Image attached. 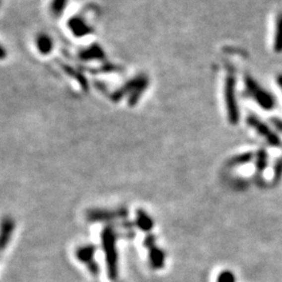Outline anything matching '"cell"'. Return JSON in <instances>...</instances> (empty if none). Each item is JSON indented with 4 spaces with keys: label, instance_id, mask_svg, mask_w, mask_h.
<instances>
[{
    "label": "cell",
    "instance_id": "6da1fadb",
    "mask_svg": "<svg viewBox=\"0 0 282 282\" xmlns=\"http://www.w3.org/2000/svg\"><path fill=\"white\" fill-rule=\"evenodd\" d=\"M245 96L253 99L264 110L270 111L276 107V98L257 80L249 74L245 75Z\"/></svg>",
    "mask_w": 282,
    "mask_h": 282
},
{
    "label": "cell",
    "instance_id": "7a4b0ae2",
    "mask_svg": "<svg viewBox=\"0 0 282 282\" xmlns=\"http://www.w3.org/2000/svg\"><path fill=\"white\" fill-rule=\"evenodd\" d=\"M225 102L229 123L237 125L239 122V109L236 99V76L232 68L228 70L225 79Z\"/></svg>",
    "mask_w": 282,
    "mask_h": 282
},
{
    "label": "cell",
    "instance_id": "3957f363",
    "mask_svg": "<svg viewBox=\"0 0 282 282\" xmlns=\"http://www.w3.org/2000/svg\"><path fill=\"white\" fill-rule=\"evenodd\" d=\"M103 247L106 253L108 267V275L111 280H115L118 275L117 270V253H116V233L114 229L109 226L103 230L102 233Z\"/></svg>",
    "mask_w": 282,
    "mask_h": 282
},
{
    "label": "cell",
    "instance_id": "277c9868",
    "mask_svg": "<svg viewBox=\"0 0 282 282\" xmlns=\"http://www.w3.org/2000/svg\"><path fill=\"white\" fill-rule=\"evenodd\" d=\"M247 124L251 128H253L260 136H263L271 146L282 147V140L280 139V137L266 123H264L263 120L258 118L256 115H254V114L248 115Z\"/></svg>",
    "mask_w": 282,
    "mask_h": 282
},
{
    "label": "cell",
    "instance_id": "5b68a950",
    "mask_svg": "<svg viewBox=\"0 0 282 282\" xmlns=\"http://www.w3.org/2000/svg\"><path fill=\"white\" fill-rule=\"evenodd\" d=\"M147 86V79L143 76H138L137 78L131 80V82L119 92L118 95H116L117 99H119L122 96L126 95V93L130 92V103L131 105L136 104L138 98L140 97L141 93L144 91V89Z\"/></svg>",
    "mask_w": 282,
    "mask_h": 282
},
{
    "label": "cell",
    "instance_id": "8992f818",
    "mask_svg": "<svg viewBox=\"0 0 282 282\" xmlns=\"http://www.w3.org/2000/svg\"><path fill=\"white\" fill-rule=\"evenodd\" d=\"M145 246L149 251V260L150 265L154 269H161L164 265L165 255L162 250H160L155 246V238L153 235H148L145 239Z\"/></svg>",
    "mask_w": 282,
    "mask_h": 282
},
{
    "label": "cell",
    "instance_id": "52a82bcc",
    "mask_svg": "<svg viewBox=\"0 0 282 282\" xmlns=\"http://www.w3.org/2000/svg\"><path fill=\"white\" fill-rule=\"evenodd\" d=\"M68 26L70 28V31L72 32V34L78 38L85 37L92 33L91 27H90L85 20L80 17H72L69 20Z\"/></svg>",
    "mask_w": 282,
    "mask_h": 282
},
{
    "label": "cell",
    "instance_id": "ba28073f",
    "mask_svg": "<svg viewBox=\"0 0 282 282\" xmlns=\"http://www.w3.org/2000/svg\"><path fill=\"white\" fill-rule=\"evenodd\" d=\"M127 215V210H117V211H107V210H93L88 213L89 220H107L114 217H125Z\"/></svg>",
    "mask_w": 282,
    "mask_h": 282
},
{
    "label": "cell",
    "instance_id": "9c48e42d",
    "mask_svg": "<svg viewBox=\"0 0 282 282\" xmlns=\"http://www.w3.org/2000/svg\"><path fill=\"white\" fill-rule=\"evenodd\" d=\"M95 253V247L94 246H84L80 247L76 251V257L80 261V263H84L87 266L94 263L93 256Z\"/></svg>",
    "mask_w": 282,
    "mask_h": 282
},
{
    "label": "cell",
    "instance_id": "30bf717a",
    "mask_svg": "<svg viewBox=\"0 0 282 282\" xmlns=\"http://www.w3.org/2000/svg\"><path fill=\"white\" fill-rule=\"evenodd\" d=\"M273 46L276 53H282V13H280L276 18Z\"/></svg>",
    "mask_w": 282,
    "mask_h": 282
},
{
    "label": "cell",
    "instance_id": "8fae6325",
    "mask_svg": "<svg viewBox=\"0 0 282 282\" xmlns=\"http://www.w3.org/2000/svg\"><path fill=\"white\" fill-rule=\"evenodd\" d=\"M37 47L41 54L48 55L50 52H52L54 47L52 38L45 34L39 35V37L37 38Z\"/></svg>",
    "mask_w": 282,
    "mask_h": 282
},
{
    "label": "cell",
    "instance_id": "7c38bea8",
    "mask_svg": "<svg viewBox=\"0 0 282 282\" xmlns=\"http://www.w3.org/2000/svg\"><path fill=\"white\" fill-rule=\"evenodd\" d=\"M79 57L82 60H99L103 59L105 55L102 47H99L98 45H93L83 50V52L80 53Z\"/></svg>",
    "mask_w": 282,
    "mask_h": 282
},
{
    "label": "cell",
    "instance_id": "4fadbf2b",
    "mask_svg": "<svg viewBox=\"0 0 282 282\" xmlns=\"http://www.w3.org/2000/svg\"><path fill=\"white\" fill-rule=\"evenodd\" d=\"M268 160H269V157H268V153L266 152V149L260 148L256 153V157H255V167H256L257 175H261L265 172L268 166Z\"/></svg>",
    "mask_w": 282,
    "mask_h": 282
},
{
    "label": "cell",
    "instance_id": "5bb4252c",
    "mask_svg": "<svg viewBox=\"0 0 282 282\" xmlns=\"http://www.w3.org/2000/svg\"><path fill=\"white\" fill-rule=\"evenodd\" d=\"M136 224L138 226L139 229L143 230V231H149L150 229L153 228V220L150 218L145 212L144 210H138L137 211V220Z\"/></svg>",
    "mask_w": 282,
    "mask_h": 282
},
{
    "label": "cell",
    "instance_id": "9a60e30c",
    "mask_svg": "<svg viewBox=\"0 0 282 282\" xmlns=\"http://www.w3.org/2000/svg\"><path fill=\"white\" fill-rule=\"evenodd\" d=\"M254 158V154L252 152H247L244 154H239L233 158H231L228 162V165L233 167V166H239V165H245L250 163L252 160Z\"/></svg>",
    "mask_w": 282,
    "mask_h": 282
},
{
    "label": "cell",
    "instance_id": "2e32d148",
    "mask_svg": "<svg viewBox=\"0 0 282 282\" xmlns=\"http://www.w3.org/2000/svg\"><path fill=\"white\" fill-rule=\"evenodd\" d=\"M14 230V223L11 218H5L2 223V231H1V247L5 248L7 241L11 237V234Z\"/></svg>",
    "mask_w": 282,
    "mask_h": 282
},
{
    "label": "cell",
    "instance_id": "e0dca14e",
    "mask_svg": "<svg viewBox=\"0 0 282 282\" xmlns=\"http://www.w3.org/2000/svg\"><path fill=\"white\" fill-rule=\"evenodd\" d=\"M68 0H53L50 5V11L55 16H61L66 7Z\"/></svg>",
    "mask_w": 282,
    "mask_h": 282
},
{
    "label": "cell",
    "instance_id": "ac0fdd59",
    "mask_svg": "<svg viewBox=\"0 0 282 282\" xmlns=\"http://www.w3.org/2000/svg\"><path fill=\"white\" fill-rule=\"evenodd\" d=\"M282 178V157L278 158L274 164L273 170V183L278 184Z\"/></svg>",
    "mask_w": 282,
    "mask_h": 282
},
{
    "label": "cell",
    "instance_id": "d6986e66",
    "mask_svg": "<svg viewBox=\"0 0 282 282\" xmlns=\"http://www.w3.org/2000/svg\"><path fill=\"white\" fill-rule=\"evenodd\" d=\"M217 282H236L235 275L230 271H224L218 275Z\"/></svg>",
    "mask_w": 282,
    "mask_h": 282
},
{
    "label": "cell",
    "instance_id": "ffe728a7",
    "mask_svg": "<svg viewBox=\"0 0 282 282\" xmlns=\"http://www.w3.org/2000/svg\"><path fill=\"white\" fill-rule=\"evenodd\" d=\"M270 122L277 131H279L280 133H282V119H280L279 117H271Z\"/></svg>",
    "mask_w": 282,
    "mask_h": 282
},
{
    "label": "cell",
    "instance_id": "44dd1931",
    "mask_svg": "<svg viewBox=\"0 0 282 282\" xmlns=\"http://www.w3.org/2000/svg\"><path fill=\"white\" fill-rule=\"evenodd\" d=\"M277 84H278V86H279V88L281 90V92H282V74H279L277 76Z\"/></svg>",
    "mask_w": 282,
    "mask_h": 282
}]
</instances>
